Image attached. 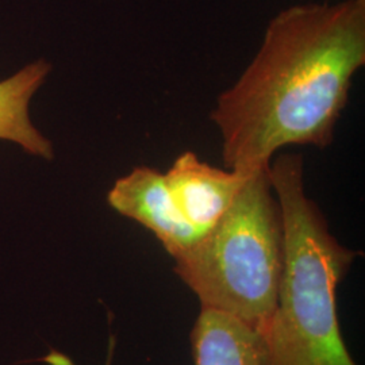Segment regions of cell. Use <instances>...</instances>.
Returning <instances> with one entry per match:
<instances>
[{"mask_svg": "<svg viewBox=\"0 0 365 365\" xmlns=\"http://www.w3.org/2000/svg\"><path fill=\"white\" fill-rule=\"evenodd\" d=\"M365 64V0L276 14L260 48L211 111L225 168H268L283 148L330 146Z\"/></svg>", "mask_w": 365, "mask_h": 365, "instance_id": "cell-1", "label": "cell"}, {"mask_svg": "<svg viewBox=\"0 0 365 365\" xmlns=\"http://www.w3.org/2000/svg\"><path fill=\"white\" fill-rule=\"evenodd\" d=\"M268 175L284 235L276 307L260 333L268 365H357L342 337L337 292L360 253L339 242L307 195L302 155L274 157Z\"/></svg>", "mask_w": 365, "mask_h": 365, "instance_id": "cell-2", "label": "cell"}, {"mask_svg": "<svg viewBox=\"0 0 365 365\" xmlns=\"http://www.w3.org/2000/svg\"><path fill=\"white\" fill-rule=\"evenodd\" d=\"M268 168L253 170L221 220L173 257V272L200 309L259 333L274 315L284 264L282 212Z\"/></svg>", "mask_w": 365, "mask_h": 365, "instance_id": "cell-3", "label": "cell"}, {"mask_svg": "<svg viewBox=\"0 0 365 365\" xmlns=\"http://www.w3.org/2000/svg\"><path fill=\"white\" fill-rule=\"evenodd\" d=\"M107 202L118 214L148 229L172 259L202 237L178 209L165 175L152 167H135L119 178L108 191Z\"/></svg>", "mask_w": 365, "mask_h": 365, "instance_id": "cell-4", "label": "cell"}, {"mask_svg": "<svg viewBox=\"0 0 365 365\" xmlns=\"http://www.w3.org/2000/svg\"><path fill=\"white\" fill-rule=\"evenodd\" d=\"M252 172L217 168L184 152L164 175L184 220L203 235L232 206Z\"/></svg>", "mask_w": 365, "mask_h": 365, "instance_id": "cell-5", "label": "cell"}, {"mask_svg": "<svg viewBox=\"0 0 365 365\" xmlns=\"http://www.w3.org/2000/svg\"><path fill=\"white\" fill-rule=\"evenodd\" d=\"M190 341L194 365H268L260 333L220 312L200 309Z\"/></svg>", "mask_w": 365, "mask_h": 365, "instance_id": "cell-6", "label": "cell"}, {"mask_svg": "<svg viewBox=\"0 0 365 365\" xmlns=\"http://www.w3.org/2000/svg\"><path fill=\"white\" fill-rule=\"evenodd\" d=\"M52 66L38 60L0 81V140L13 141L27 153L52 160L53 145L31 123L29 102L48 78Z\"/></svg>", "mask_w": 365, "mask_h": 365, "instance_id": "cell-7", "label": "cell"}, {"mask_svg": "<svg viewBox=\"0 0 365 365\" xmlns=\"http://www.w3.org/2000/svg\"><path fill=\"white\" fill-rule=\"evenodd\" d=\"M115 346H117V339L114 334H110L108 339V346H107V357H106L105 365H113V360H114V353H115ZM45 363L49 365H76L69 357H66V354L63 353L56 352L52 351L49 353L45 359Z\"/></svg>", "mask_w": 365, "mask_h": 365, "instance_id": "cell-8", "label": "cell"}]
</instances>
